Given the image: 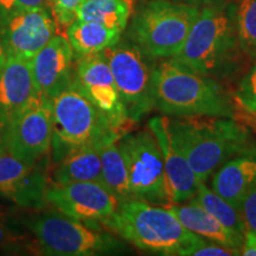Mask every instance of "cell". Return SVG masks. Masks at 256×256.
<instances>
[{
    "label": "cell",
    "instance_id": "f546056e",
    "mask_svg": "<svg viewBox=\"0 0 256 256\" xmlns=\"http://www.w3.org/2000/svg\"><path fill=\"white\" fill-rule=\"evenodd\" d=\"M241 255V252L238 249L226 247L218 243L210 242L206 240L191 252L190 256H234Z\"/></svg>",
    "mask_w": 256,
    "mask_h": 256
},
{
    "label": "cell",
    "instance_id": "e575fe53",
    "mask_svg": "<svg viewBox=\"0 0 256 256\" xmlns=\"http://www.w3.org/2000/svg\"><path fill=\"white\" fill-rule=\"evenodd\" d=\"M4 148V145H2V126L0 124V151Z\"/></svg>",
    "mask_w": 256,
    "mask_h": 256
},
{
    "label": "cell",
    "instance_id": "4fadbf2b",
    "mask_svg": "<svg viewBox=\"0 0 256 256\" xmlns=\"http://www.w3.org/2000/svg\"><path fill=\"white\" fill-rule=\"evenodd\" d=\"M51 139L52 119L49 101L30 108L2 127L4 148L28 164H36L50 156Z\"/></svg>",
    "mask_w": 256,
    "mask_h": 256
},
{
    "label": "cell",
    "instance_id": "9c48e42d",
    "mask_svg": "<svg viewBox=\"0 0 256 256\" xmlns=\"http://www.w3.org/2000/svg\"><path fill=\"white\" fill-rule=\"evenodd\" d=\"M118 144L126 160L133 198L156 206H170L164 162L152 130L147 127L134 133L128 132Z\"/></svg>",
    "mask_w": 256,
    "mask_h": 256
},
{
    "label": "cell",
    "instance_id": "44dd1931",
    "mask_svg": "<svg viewBox=\"0 0 256 256\" xmlns=\"http://www.w3.org/2000/svg\"><path fill=\"white\" fill-rule=\"evenodd\" d=\"M120 30L106 26L96 22L75 19L66 28V38L76 57L102 52L116 44L121 37Z\"/></svg>",
    "mask_w": 256,
    "mask_h": 256
},
{
    "label": "cell",
    "instance_id": "30bf717a",
    "mask_svg": "<svg viewBox=\"0 0 256 256\" xmlns=\"http://www.w3.org/2000/svg\"><path fill=\"white\" fill-rule=\"evenodd\" d=\"M49 159L48 156L36 164H28L2 148L0 151V197L26 211L48 206Z\"/></svg>",
    "mask_w": 256,
    "mask_h": 256
},
{
    "label": "cell",
    "instance_id": "7402d4cb",
    "mask_svg": "<svg viewBox=\"0 0 256 256\" xmlns=\"http://www.w3.org/2000/svg\"><path fill=\"white\" fill-rule=\"evenodd\" d=\"M36 252L34 238L25 224L20 208L0 203V252Z\"/></svg>",
    "mask_w": 256,
    "mask_h": 256
},
{
    "label": "cell",
    "instance_id": "d6a6232c",
    "mask_svg": "<svg viewBox=\"0 0 256 256\" xmlns=\"http://www.w3.org/2000/svg\"><path fill=\"white\" fill-rule=\"evenodd\" d=\"M176 2H182V4H186L190 6H194V8H204V6H210V5H218L223 4V2H232V0H172Z\"/></svg>",
    "mask_w": 256,
    "mask_h": 256
},
{
    "label": "cell",
    "instance_id": "e0dca14e",
    "mask_svg": "<svg viewBox=\"0 0 256 256\" xmlns=\"http://www.w3.org/2000/svg\"><path fill=\"white\" fill-rule=\"evenodd\" d=\"M147 127L154 134L162 151L171 204H180L196 197L200 180L194 174L185 156L172 142L168 116L152 118Z\"/></svg>",
    "mask_w": 256,
    "mask_h": 256
},
{
    "label": "cell",
    "instance_id": "5b68a950",
    "mask_svg": "<svg viewBox=\"0 0 256 256\" xmlns=\"http://www.w3.org/2000/svg\"><path fill=\"white\" fill-rule=\"evenodd\" d=\"M50 104L52 119L50 159L52 164L81 147L104 145L122 136L92 104L78 78Z\"/></svg>",
    "mask_w": 256,
    "mask_h": 256
},
{
    "label": "cell",
    "instance_id": "836d02e7",
    "mask_svg": "<svg viewBox=\"0 0 256 256\" xmlns=\"http://www.w3.org/2000/svg\"><path fill=\"white\" fill-rule=\"evenodd\" d=\"M6 58H8V54H6L4 43H2V37H0V70H2V66H4Z\"/></svg>",
    "mask_w": 256,
    "mask_h": 256
},
{
    "label": "cell",
    "instance_id": "603a6c76",
    "mask_svg": "<svg viewBox=\"0 0 256 256\" xmlns=\"http://www.w3.org/2000/svg\"><path fill=\"white\" fill-rule=\"evenodd\" d=\"M100 158L104 188H107L120 203L133 198L126 160L124 158L118 140H113L101 146Z\"/></svg>",
    "mask_w": 256,
    "mask_h": 256
},
{
    "label": "cell",
    "instance_id": "52a82bcc",
    "mask_svg": "<svg viewBox=\"0 0 256 256\" xmlns=\"http://www.w3.org/2000/svg\"><path fill=\"white\" fill-rule=\"evenodd\" d=\"M200 8L172 0H150L130 26L132 43L152 60L171 58L183 48Z\"/></svg>",
    "mask_w": 256,
    "mask_h": 256
},
{
    "label": "cell",
    "instance_id": "d4e9b609",
    "mask_svg": "<svg viewBox=\"0 0 256 256\" xmlns=\"http://www.w3.org/2000/svg\"><path fill=\"white\" fill-rule=\"evenodd\" d=\"M194 198L210 215L215 217L226 229L232 230L236 235L244 238L247 229H246L241 211L238 208L232 206L228 200H224L220 194H217L212 188L208 186L206 183L200 182Z\"/></svg>",
    "mask_w": 256,
    "mask_h": 256
},
{
    "label": "cell",
    "instance_id": "83f0119b",
    "mask_svg": "<svg viewBox=\"0 0 256 256\" xmlns=\"http://www.w3.org/2000/svg\"><path fill=\"white\" fill-rule=\"evenodd\" d=\"M83 0H49L57 28H66L78 17V10Z\"/></svg>",
    "mask_w": 256,
    "mask_h": 256
},
{
    "label": "cell",
    "instance_id": "4dcf8cb0",
    "mask_svg": "<svg viewBox=\"0 0 256 256\" xmlns=\"http://www.w3.org/2000/svg\"><path fill=\"white\" fill-rule=\"evenodd\" d=\"M246 229L256 232V188L247 194L240 206Z\"/></svg>",
    "mask_w": 256,
    "mask_h": 256
},
{
    "label": "cell",
    "instance_id": "7c38bea8",
    "mask_svg": "<svg viewBox=\"0 0 256 256\" xmlns=\"http://www.w3.org/2000/svg\"><path fill=\"white\" fill-rule=\"evenodd\" d=\"M76 78L92 104L121 136L130 132L128 120L110 63L104 52L76 57Z\"/></svg>",
    "mask_w": 256,
    "mask_h": 256
},
{
    "label": "cell",
    "instance_id": "cb8c5ba5",
    "mask_svg": "<svg viewBox=\"0 0 256 256\" xmlns=\"http://www.w3.org/2000/svg\"><path fill=\"white\" fill-rule=\"evenodd\" d=\"M133 6L126 0H83L76 19L96 22L122 32L126 28Z\"/></svg>",
    "mask_w": 256,
    "mask_h": 256
},
{
    "label": "cell",
    "instance_id": "d6986e66",
    "mask_svg": "<svg viewBox=\"0 0 256 256\" xmlns=\"http://www.w3.org/2000/svg\"><path fill=\"white\" fill-rule=\"evenodd\" d=\"M168 208L190 232L210 242L218 243L241 252L242 236L236 235L232 230L226 229L198 203L196 198L180 204H170Z\"/></svg>",
    "mask_w": 256,
    "mask_h": 256
},
{
    "label": "cell",
    "instance_id": "6da1fadb",
    "mask_svg": "<svg viewBox=\"0 0 256 256\" xmlns=\"http://www.w3.org/2000/svg\"><path fill=\"white\" fill-rule=\"evenodd\" d=\"M168 130L172 142L203 183L229 159L256 151L247 126L234 118L168 116Z\"/></svg>",
    "mask_w": 256,
    "mask_h": 256
},
{
    "label": "cell",
    "instance_id": "8992f818",
    "mask_svg": "<svg viewBox=\"0 0 256 256\" xmlns=\"http://www.w3.org/2000/svg\"><path fill=\"white\" fill-rule=\"evenodd\" d=\"M25 224L40 255L92 256L122 249L114 236L51 206L30 211Z\"/></svg>",
    "mask_w": 256,
    "mask_h": 256
},
{
    "label": "cell",
    "instance_id": "484cf974",
    "mask_svg": "<svg viewBox=\"0 0 256 256\" xmlns=\"http://www.w3.org/2000/svg\"><path fill=\"white\" fill-rule=\"evenodd\" d=\"M232 101L236 108V120H249L256 122V58L249 70L240 80L232 92Z\"/></svg>",
    "mask_w": 256,
    "mask_h": 256
},
{
    "label": "cell",
    "instance_id": "277c9868",
    "mask_svg": "<svg viewBox=\"0 0 256 256\" xmlns=\"http://www.w3.org/2000/svg\"><path fill=\"white\" fill-rule=\"evenodd\" d=\"M104 228L154 255L190 256L206 238L188 230L168 206L130 198L121 202Z\"/></svg>",
    "mask_w": 256,
    "mask_h": 256
},
{
    "label": "cell",
    "instance_id": "ba28073f",
    "mask_svg": "<svg viewBox=\"0 0 256 256\" xmlns=\"http://www.w3.org/2000/svg\"><path fill=\"white\" fill-rule=\"evenodd\" d=\"M102 52L110 63L128 120L136 124L154 110L153 60L132 42L119 40Z\"/></svg>",
    "mask_w": 256,
    "mask_h": 256
},
{
    "label": "cell",
    "instance_id": "ac0fdd59",
    "mask_svg": "<svg viewBox=\"0 0 256 256\" xmlns=\"http://www.w3.org/2000/svg\"><path fill=\"white\" fill-rule=\"evenodd\" d=\"M211 188L240 210L243 200L256 188V151L229 159L210 178Z\"/></svg>",
    "mask_w": 256,
    "mask_h": 256
},
{
    "label": "cell",
    "instance_id": "d590c367",
    "mask_svg": "<svg viewBox=\"0 0 256 256\" xmlns=\"http://www.w3.org/2000/svg\"><path fill=\"white\" fill-rule=\"evenodd\" d=\"M126 2H128V4H130L132 6H134V2H136V0H126Z\"/></svg>",
    "mask_w": 256,
    "mask_h": 256
},
{
    "label": "cell",
    "instance_id": "f1b7e54d",
    "mask_svg": "<svg viewBox=\"0 0 256 256\" xmlns=\"http://www.w3.org/2000/svg\"><path fill=\"white\" fill-rule=\"evenodd\" d=\"M32 8H48L46 0H0V17Z\"/></svg>",
    "mask_w": 256,
    "mask_h": 256
},
{
    "label": "cell",
    "instance_id": "7a4b0ae2",
    "mask_svg": "<svg viewBox=\"0 0 256 256\" xmlns=\"http://www.w3.org/2000/svg\"><path fill=\"white\" fill-rule=\"evenodd\" d=\"M243 56L236 0H232L200 8L183 48L171 58L202 75L222 80L238 72Z\"/></svg>",
    "mask_w": 256,
    "mask_h": 256
},
{
    "label": "cell",
    "instance_id": "8d00e7d4",
    "mask_svg": "<svg viewBox=\"0 0 256 256\" xmlns=\"http://www.w3.org/2000/svg\"><path fill=\"white\" fill-rule=\"evenodd\" d=\"M254 127H255V130H256V122L254 124Z\"/></svg>",
    "mask_w": 256,
    "mask_h": 256
},
{
    "label": "cell",
    "instance_id": "9a60e30c",
    "mask_svg": "<svg viewBox=\"0 0 256 256\" xmlns=\"http://www.w3.org/2000/svg\"><path fill=\"white\" fill-rule=\"evenodd\" d=\"M76 55L68 38L56 34L31 58L32 74L44 100L51 101L76 80Z\"/></svg>",
    "mask_w": 256,
    "mask_h": 256
},
{
    "label": "cell",
    "instance_id": "4316f807",
    "mask_svg": "<svg viewBox=\"0 0 256 256\" xmlns=\"http://www.w3.org/2000/svg\"><path fill=\"white\" fill-rule=\"evenodd\" d=\"M236 25L241 49L256 58V0H236Z\"/></svg>",
    "mask_w": 256,
    "mask_h": 256
},
{
    "label": "cell",
    "instance_id": "1f68e13d",
    "mask_svg": "<svg viewBox=\"0 0 256 256\" xmlns=\"http://www.w3.org/2000/svg\"><path fill=\"white\" fill-rule=\"evenodd\" d=\"M241 255L256 256V232L250 230L246 232L241 247Z\"/></svg>",
    "mask_w": 256,
    "mask_h": 256
},
{
    "label": "cell",
    "instance_id": "ffe728a7",
    "mask_svg": "<svg viewBox=\"0 0 256 256\" xmlns=\"http://www.w3.org/2000/svg\"><path fill=\"white\" fill-rule=\"evenodd\" d=\"M101 146L89 145L81 147L54 164L52 171L49 174L50 185L78 182H95L104 185L100 158Z\"/></svg>",
    "mask_w": 256,
    "mask_h": 256
},
{
    "label": "cell",
    "instance_id": "8fae6325",
    "mask_svg": "<svg viewBox=\"0 0 256 256\" xmlns=\"http://www.w3.org/2000/svg\"><path fill=\"white\" fill-rule=\"evenodd\" d=\"M46 200L48 206L96 228L104 226L120 204L107 188L95 182L50 185Z\"/></svg>",
    "mask_w": 256,
    "mask_h": 256
},
{
    "label": "cell",
    "instance_id": "2e32d148",
    "mask_svg": "<svg viewBox=\"0 0 256 256\" xmlns=\"http://www.w3.org/2000/svg\"><path fill=\"white\" fill-rule=\"evenodd\" d=\"M44 102L32 74L31 60L8 56L0 70V124L4 127L18 115ZM50 102V101H49Z\"/></svg>",
    "mask_w": 256,
    "mask_h": 256
},
{
    "label": "cell",
    "instance_id": "3957f363",
    "mask_svg": "<svg viewBox=\"0 0 256 256\" xmlns=\"http://www.w3.org/2000/svg\"><path fill=\"white\" fill-rule=\"evenodd\" d=\"M154 110L166 116L236 118L232 94L220 80L202 75L174 58H162L153 66Z\"/></svg>",
    "mask_w": 256,
    "mask_h": 256
},
{
    "label": "cell",
    "instance_id": "5bb4252c",
    "mask_svg": "<svg viewBox=\"0 0 256 256\" xmlns=\"http://www.w3.org/2000/svg\"><path fill=\"white\" fill-rule=\"evenodd\" d=\"M56 30L49 8L23 10L0 17V37L8 56L31 60L55 36Z\"/></svg>",
    "mask_w": 256,
    "mask_h": 256
}]
</instances>
